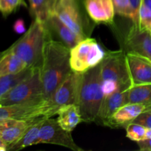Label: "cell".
I'll return each instance as SVG.
<instances>
[{
    "mask_svg": "<svg viewBox=\"0 0 151 151\" xmlns=\"http://www.w3.org/2000/svg\"><path fill=\"white\" fill-rule=\"evenodd\" d=\"M70 49L50 34L46 40L40 64V75L45 100H50L56 88L72 71L69 63Z\"/></svg>",
    "mask_w": 151,
    "mask_h": 151,
    "instance_id": "1",
    "label": "cell"
},
{
    "mask_svg": "<svg viewBox=\"0 0 151 151\" xmlns=\"http://www.w3.org/2000/svg\"><path fill=\"white\" fill-rule=\"evenodd\" d=\"M50 34L45 22L34 19L29 29L7 50L22 58L29 67L40 66L44 44Z\"/></svg>",
    "mask_w": 151,
    "mask_h": 151,
    "instance_id": "2",
    "label": "cell"
},
{
    "mask_svg": "<svg viewBox=\"0 0 151 151\" xmlns=\"http://www.w3.org/2000/svg\"><path fill=\"white\" fill-rule=\"evenodd\" d=\"M103 98L99 64L82 74L78 94V106L83 122L87 123L95 122Z\"/></svg>",
    "mask_w": 151,
    "mask_h": 151,
    "instance_id": "3",
    "label": "cell"
},
{
    "mask_svg": "<svg viewBox=\"0 0 151 151\" xmlns=\"http://www.w3.org/2000/svg\"><path fill=\"white\" fill-rule=\"evenodd\" d=\"M44 100L39 66H35L29 76L16 84L2 96L0 100V106L20 104Z\"/></svg>",
    "mask_w": 151,
    "mask_h": 151,
    "instance_id": "4",
    "label": "cell"
},
{
    "mask_svg": "<svg viewBox=\"0 0 151 151\" xmlns=\"http://www.w3.org/2000/svg\"><path fill=\"white\" fill-rule=\"evenodd\" d=\"M100 65L102 82L116 83L121 91H126L132 87L126 52L122 49L107 52Z\"/></svg>",
    "mask_w": 151,
    "mask_h": 151,
    "instance_id": "5",
    "label": "cell"
},
{
    "mask_svg": "<svg viewBox=\"0 0 151 151\" xmlns=\"http://www.w3.org/2000/svg\"><path fill=\"white\" fill-rule=\"evenodd\" d=\"M106 53L94 38L87 37L70 49L71 69L78 73H83L100 64Z\"/></svg>",
    "mask_w": 151,
    "mask_h": 151,
    "instance_id": "6",
    "label": "cell"
},
{
    "mask_svg": "<svg viewBox=\"0 0 151 151\" xmlns=\"http://www.w3.org/2000/svg\"><path fill=\"white\" fill-rule=\"evenodd\" d=\"M59 109L50 100L0 106V122L6 119H22L35 121L50 118L57 114Z\"/></svg>",
    "mask_w": 151,
    "mask_h": 151,
    "instance_id": "7",
    "label": "cell"
},
{
    "mask_svg": "<svg viewBox=\"0 0 151 151\" xmlns=\"http://www.w3.org/2000/svg\"><path fill=\"white\" fill-rule=\"evenodd\" d=\"M55 11L65 24L83 38L91 35L93 27L80 0H57Z\"/></svg>",
    "mask_w": 151,
    "mask_h": 151,
    "instance_id": "8",
    "label": "cell"
},
{
    "mask_svg": "<svg viewBox=\"0 0 151 151\" xmlns=\"http://www.w3.org/2000/svg\"><path fill=\"white\" fill-rule=\"evenodd\" d=\"M122 50L126 53H133L151 61V32L142 29L131 21L123 33L119 34Z\"/></svg>",
    "mask_w": 151,
    "mask_h": 151,
    "instance_id": "9",
    "label": "cell"
},
{
    "mask_svg": "<svg viewBox=\"0 0 151 151\" xmlns=\"http://www.w3.org/2000/svg\"><path fill=\"white\" fill-rule=\"evenodd\" d=\"M44 143L63 146L74 151L83 150L75 142L70 131L63 129L57 119L52 117L46 119L40 129L38 145Z\"/></svg>",
    "mask_w": 151,
    "mask_h": 151,
    "instance_id": "10",
    "label": "cell"
},
{
    "mask_svg": "<svg viewBox=\"0 0 151 151\" xmlns=\"http://www.w3.org/2000/svg\"><path fill=\"white\" fill-rule=\"evenodd\" d=\"M82 74L72 70L69 72L50 98V103L55 107L60 109L67 105H78V94Z\"/></svg>",
    "mask_w": 151,
    "mask_h": 151,
    "instance_id": "11",
    "label": "cell"
},
{
    "mask_svg": "<svg viewBox=\"0 0 151 151\" xmlns=\"http://www.w3.org/2000/svg\"><path fill=\"white\" fill-rule=\"evenodd\" d=\"M83 6L87 15L94 23L108 25L114 24L113 0H83Z\"/></svg>",
    "mask_w": 151,
    "mask_h": 151,
    "instance_id": "12",
    "label": "cell"
},
{
    "mask_svg": "<svg viewBox=\"0 0 151 151\" xmlns=\"http://www.w3.org/2000/svg\"><path fill=\"white\" fill-rule=\"evenodd\" d=\"M151 109L150 105L142 103H128L118 109L110 119L106 122L105 126L111 128H125L127 125L133 122L142 113Z\"/></svg>",
    "mask_w": 151,
    "mask_h": 151,
    "instance_id": "13",
    "label": "cell"
},
{
    "mask_svg": "<svg viewBox=\"0 0 151 151\" xmlns=\"http://www.w3.org/2000/svg\"><path fill=\"white\" fill-rule=\"evenodd\" d=\"M132 86L151 83V61L133 53H126Z\"/></svg>",
    "mask_w": 151,
    "mask_h": 151,
    "instance_id": "14",
    "label": "cell"
},
{
    "mask_svg": "<svg viewBox=\"0 0 151 151\" xmlns=\"http://www.w3.org/2000/svg\"><path fill=\"white\" fill-rule=\"evenodd\" d=\"M39 120L41 119L29 121L10 119L1 121L0 122V137L8 148L22 138L31 125Z\"/></svg>",
    "mask_w": 151,
    "mask_h": 151,
    "instance_id": "15",
    "label": "cell"
},
{
    "mask_svg": "<svg viewBox=\"0 0 151 151\" xmlns=\"http://www.w3.org/2000/svg\"><path fill=\"white\" fill-rule=\"evenodd\" d=\"M47 28L52 34H55L59 41L64 44L68 48L72 49L80 41L84 39L82 36L77 34L71 29L67 25L65 24L60 19L55 12L52 13L45 22Z\"/></svg>",
    "mask_w": 151,
    "mask_h": 151,
    "instance_id": "16",
    "label": "cell"
},
{
    "mask_svg": "<svg viewBox=\"0 0 151 151\" xmlns=\"http://www.w3.org/2000/svg\"><path fill=\"white\" fill-rule=\"evenodd\" d=\"M128 90L116 91L111 95L104 97L94 122L105 125L118 109L128 104Z\"/></svg>",
    "mask_w": 151,
    "mask_h": 151,
    "instance_id": "17",
    "label": "cell"
},
{
    "mask_svg": "<svg viewBox=\"0 0 151 151\" xmlns=\"http://www.w3.org/2000/svg\"><path fill=\"white\" fill-rule=\"evenodd\" d=\"M57 122L63 129L72 132L83 122L80 107L78 104L67 105L60 107L58 111Z\"/></svg>",
    "mask_w": 151,
    "mask_h": 151,
    "instance_id": "18",
    "label": "cell"
},
{
    "mask_svg": "<svg viewBox=\"0 0 151 151\" xmlns=\"http://www.w3.org/2000/svg\"><path fill=\"white\" fill-rule=\"evenodd\" d=\"M29 66L22 58L15 53L5 50V52L0 58V76L15 75L19 73Z\"/></svg>",
    "mask_w": 151,
    "mask_h": 151,
    "instance_id": "19",
    "label": "cell"
},
{
    "mask_svg": "<svg viewBox=\"0 0 151 151\" xmlns=\"http://www.w3.org/2000/svg\"><path fill=\"white\" fill-rule=\"evenodd\" d=\"M45 119H41V120L38 121L31 125L30 127L24 133V134L22 136V138L16 143L10 146L7 148V150L17 151L27 147L38 145V139L40 129H41L43 122Z\"/></svg>",
    "mask_w": 151,
    "mask_h": 151,
    "instance_id": "20",
    "label": "cell"
},
{
    "mask_svg": "<svg viewBox=\"0 0 151 151\" xmlns=\"http://www.w3.org/2000/svg\"><path fill=\"white\" fill-rule=\"evenodd\" d=\"M57 0H29V13L34 19L45 22L47 18L55 13Z\"/></svg>",
    "mask_w": 151,
    "mask_h": 151,
    "instance_id": "21",
    "label": "cell"
},
{
    "mask_svg": "<svg viewBox=\"0 0 151 151\" xmlns=\"http://www.w3.org/2000/svg\"><path fill=\"white\" fill-rule=\"evenodd\" d=\"M128 103H142L151 106V83L131 87L128 92Z\"/></svg>",
    "mask_w": 151,
    "mask_h": 151,
    "instance_id": "22",
    "label": "cell"
},
{
    "mask_svg": "<svg viewBox=\"0 0 151 151\" xmlns=\"http://www.w3.org/2000/svg\"><path fill=\"white\" fill-rule=\"evenodd\" d=\"M34 67H27L19 73L15 75L0 76V100L3 95L6 94L9 90L14 87L24 78L29 76Z\"/></svg>",
    "mask_w": 151,
    "mask_h": 151,
    "instance_id": "23",
    "label": "cell"
},
{
    "mask_svg": "<svg viewBox=\"0 0 151 151\" xmlns=\"http://www.w3.org/2000/svg\"><path fill=\"white\" fill-rule=\"evenodd\" d=\"M147 128L140 124L131 122L125 128L127 138L137 142L145 140L146 137Z\"/></svg>",
    "mask_w": 151,
    "mask_h": 151,
    "instance_id": "24",
    "label": "cell"
},
{
    "mask_svg": "<svg viewBox=\"0 0 151 151\" xmlns=\"http://www.w3.org/2000/svg\"><path fill=\"white\" fill-rule=\"evenodd\" d=\"M115 13L122 17L132 19V12L129 0H113Z\"/></svg>",
    "mask_w": 151,
    "mask_h": 151,
    "instance_id": "25",
    "label": "cell"
},
{
    "mask_svg": "<svg viewBox=\"0 0 151 151\" xmlns=\"http://www.w3.org/2000/svg\"><path fill=\"white\" fill-rule=\"evenodd\" d=\"M22 4L24 0H0V12L6 18Z\"/></svg>",
    "mask_w": 151,
    "mask_h": 151,
    "instance_id": "26",
    "label": "cell"
},
{
    "mask_svg": "<svg viewBox=\"0 0 151 151\" xmlns=\"http://www.w3.org/2000/svg\"><path fill=\"white\" fill-rule=\"evenodd\" d=\"M139 25L142 29L151 32V9L142 3L139 13Z\"/></svg>",
    "mask_w": 151,
    "mask_h": 151,
    "instance_id": "27",
    "label": "cell"
},
{
    "mask_svg": "<svg viewBox=\"0 0 151 151\" xmlns=\"http://www.w3.org/2000/svg\"><path fill=\"white\" fill-rule=\"evenodd\" d=\"M133 122L140 124L147 128H151V109L142 113Z\"/></svg>",
    "mask_w": 151,
    "mask_h": 151,
    "instance_id": "28",
    "label": "cell"
},
{
    "mask_svg": "<svg viewBox=\"0 0 151 151\" xmlns=\"http://www.w3.org/2000/svg\"><path fill=\"white\" fill-rule=\"evenodd\" d=\"M129 3L132 12V19L131 21H132L133 23L135 24L139 25V13L142 0H129Z\"/></svg>",
    "mask_w": 151,
    "mask_h": 151,
    "instance_id": "29",
    "label": "cell"
},
{
    "mask_svg": "<svg viewBox=\"0 0 151 151\" xmlns=\"http://www.w3.org/2000/svg\"><path fill=\"white\" fill-rule=\"evenodd\" d=\"M13 29L15 32L17 34H24L26 32V27H25L24 22L22 19H18L13 24Z\"/></svg>",
    "mask_w": 151,
    "mask_h": 151,
    "instance_id": "30",
    "label": "cell"
},
{
    "mask_svg": "<svg viewBox=\"0 0 151 151\" xmlns=\"http://www.w3.org/2000/svg\"><path fill=\"white\" fill-rule=\"evenodd\" d=\"M139 150L142 151H151V139L142 140L137 142Z\"/></svg>",
    "mask_w": 151,
    "mask_h": 151,
    "instance_id": "31",
    "label": "cell"
},
{
    "mask_svg": "<svg viewBox=\"0 0 151 151\" xmlns=\"http://www.w3.org/2000/svg\"><path fill=\"white\" fill-rule=\"evenodd\" d=\"M7 146L0 137V151H7Z\"/></svg>",
    "mask_w": 151,
    "mask_h": 151,
    "instance_id": "32",
    "label": "cell"
},
{
    "mask_svg": "<svg viewBox=\"0 0 151 151\" xmlns=\"http://www.w3.org/2000/svg\"><path fill=\"white\" fill-rule=\"evenodd\" d=\"M151 139V128H147L145 139Z\"/></svg>",
    "mask_w": 151,
    "mask_h": 151,
    "instance_id": "33",
    "label": "cell"
},
{
    "mask_svg": "<svg viewBox=\"0 0 151 151\" xmlns=\"http://www.w3.org/2000/svg\"><path fill=\"white\" fill-rule=\"evenodd\" d=\"M4 52H5V50H4V51H2V52H0V58L2 57L3 55L4 54Z\"/></svg>",
    "mask_w": 151,
    "mask_h": 151,
    "instance_id": "34",
    "label": "cell"
}]
</instances>
